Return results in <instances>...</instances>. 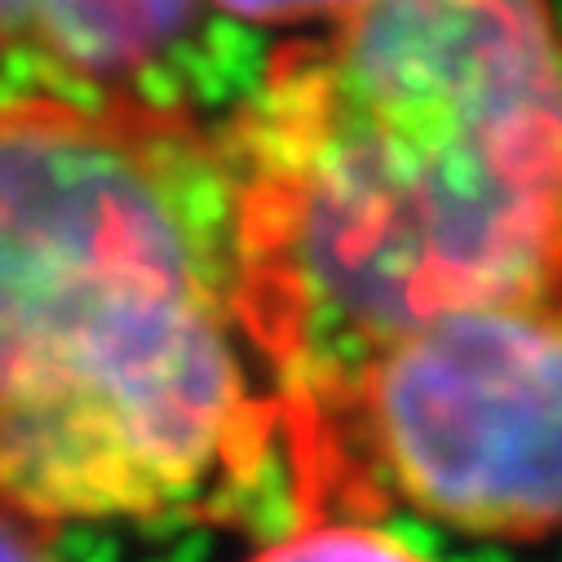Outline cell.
<instances>
[{
	"label": "cell",
	"instance_id": "3957f363",
	"mask_svg": "<svg viewBox=\"0 0 562 562\" xmlns=\"http://www.w3.org/2000/svg\"><path fill=\"white\" fill-rule=\"evenodd\" d=\"M297 522L407 509L461 536L562 531V293L448 311L289 407Z\"/></svg>",
	"mask_w": 562,
	"mask_h": 562
},
{
	"label": "cell",
	"instance_id": "52a82bcc",
	"mask_svg": "<svg viewBox=\"0 0 562 562\" xmlns=\"http://www.w3.org/2000/svg\"><path fill=\"white\" fill-rule=\"evenodd\" d=\"M54 531L58 527L0 505V562H63L54 549Z\"/></svg>",
	"mask_w": 562,
	"mask_h": 562
},
{
	"label": "cell",
	"instance_id": "6da1fadb",
	"mask_svg": "<svg viewBox=\"0 0 562 562\" xmlns=\"http://www.w3.org/2000/svg\"><path fill=\"white\" fill-rule=\"evenodd\" d=\"M0 505L297 527L226 151L182 98L0 93Z\"/></svg>",
	"mask_w": 562,
	"mask_h": 562
},
{
	"label": "cell",
	"instance_id": "277c9868",
	"mask_svg": "<svg viewBox=\"0 0 562 562\" xmlns=\"http://www.w3.org/2000/svg\"><path fill=\"white\" fill-rule=\"evenodd\" d=\"M200 19L204 0H0V93H156V63Z\"/></svg>",
	"mask_w": 562,
	"mask_h": 562
},
{
	"label": "cell",
	"instance_id": "5b68a950",
	"mask_svg": "<svg viewBox=\"0 0 562 562\" xmlns=\"http://www.w3.org/2000/svg\"><path fill=\"white\" fill-rule=\"evenodd\" d=\"M248 562H430L398 531L368 518H311L279 531Z\"/></svg>",
	"mask_w": 562,
	"mask_h": 562
},
{
	"label": "cell",
	"instance_id": "8992f818",
	"mask_svg": "<svg viewBox=\"0 0 562 562\" xmlns=\"http://www.w3.org/2000/svg\"><path fill=\"white\" fill-rule=\"evenodd\" d=\"M372 0H204V10H217L235 23L248 27H293L297 36L328 32L359 10H368Z\"/></svg>",
	"mask_w": 562,
	"mask_h": 562
},
{
	"label": "cell",
	"instance_id": "7a4b0ae2",
	"mask_svg": "<svg viewBox=\"0 0 562 562\" xmlns=\"http://www.w3.org/2000/svg\"><path fill=\"white\" fill-rule=\"evenodd\" d=\"M217 137L284 412L394 333L562 293L558 0H372L279 45Z\"/></svg>",
	"mask_w": 562,
	"mask_h": 562
}]
</instances>
